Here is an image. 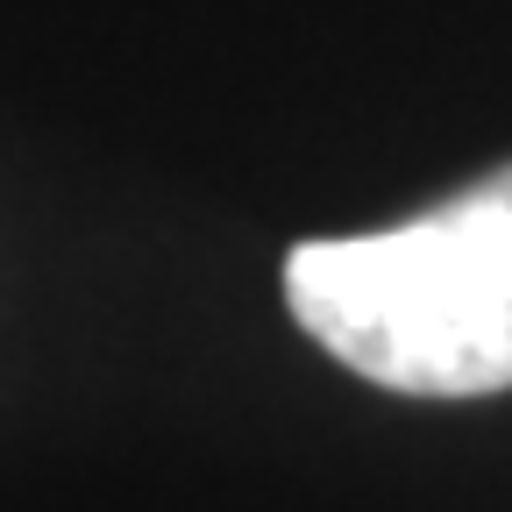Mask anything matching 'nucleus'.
I'll return each mask as SVG.
<instances>
[{
	"label": "nucleus",
	"mask_w": 512,
	"mask_h": 512,
	"mask_svg": "<svg viewBox=\"0 0 512 512\" xmlns=\"http://www.w3.org/2000/svg\"><path fill=\"white\" fill-rule=\"evenodd\" d=\"M292 320L356 377L413 399L512 384V164L399 228L299 242L285 256Z\"/></svg>",
	"instance_id": "nucleus-1"
}]
</instances>
